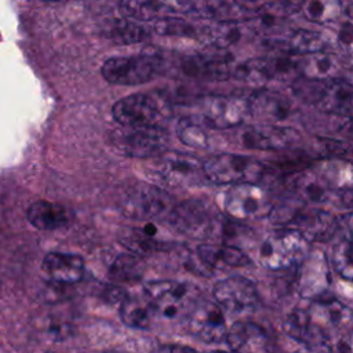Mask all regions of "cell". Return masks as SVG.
<instances>
[{
	"instance_id": "cell-1",
	"label": "cell",
	"mask_w": 353,
	"mask_h": 353,
	"mask_svg": "<svg viewBox=\"0 0 353 353\" xmlns=\"http://www.w3.org/2000/svg\"><path fill=\"white\" fill-rule=\"evenodd\" d=\"M269 218L276 225L299 232L307 241H327L336 233V218L332 214L303 204L273 205Z\"/></svg>"
},
{
	"instance_id": "cell-2",
	"label": "cell",
	"mask_w": 353,
	"mask_h": 353,
	"mask_svg": "<svg viewBox=\"0 0 353 353\" xmlns=\"http://www.w3.org/2000/svg\"><path fill=\"white\" fill-rule=\"evenodd\" d=\"M309 254V241L296 230L272 232L259 247V262L269 270H285L301 265Z\"/></svg>"
},
{
	"instance_id": "cell-3",
	"label": "cell",
	"mask_w": 353,
	"mask_h": 353,
	"mask_svg": "<svg viewBox=\"0 0 353 353\" xmlns=\"http://www.w3.org/2000/svg\"><path fill=\"white\" fill-rule=\"evenodd\" d=\"M296 84V94L312 102L320 112L353 120V84L342 80L305 79Z\"/></svg>"
},
{
	"instance_id": "cell-4",
	"label": "cell",
	"mask_w": 353,
	"mask_h": 353,
	"mask_svg": "<svg viewBox=\"0 0 353 353\" xmlns=\"http://www.w3.org/2000/svg\"><path fill=\"white\" fill-rule=\"evenodd\" d=\"M205 179L218 185L254 183L265 175L268 167L259 160L236 153H219L203 161Z\"/></svg>"
},
{
	"instance_id": "cell-5",
	"label": "cell",
	"mask_w": 353,
	"mask_h": 353,
	"mask_svg": "<svg viewBox=\"0 0 353 353\" xmlns=\"http://www.w3.org/2000/svg\"><path fill=\"white\" fill-rule=\"evenodd\" d=\"M116 153L131 159H153L165 153L168 134L161 127H120L109 137Z\"/></svg>"
},
{
	"instance_id": "cell-6",
	"label": "cell",
	"mask_w": 353,
	"mask_h": 353,
	"mask_svg": "<svg viewBox=\"0 0 353 353\" xmlns=\"http://www.w3.org/2000/svg\"><path fill=\"white\" fill-rule=\"evenodd\" d=\"M145 298L153 306L156 316L176 319L188 316L190 309L199 301V291L189 285L172 280L150 281L143 288Z\"/></svg>"
},
{
	"instance_id": "cell-7",
	"label": "cell",
	"mask_w": 353,
	"mask_h": 353,
	"mask_svg": "<svg viewBox=\"0 0 353 353\" xmlns=\"http://www.w3.org/2000/svg\"><path fill=\"white\" fill-rule=\"evenodd\" d=\"M113 119L121 127H163L167 106L160 98L149 94H134L121 98L112 108Z\"/></svg>"
},
{
	"instance_id": "cell-8",
	"label": "cell",
	"mask_w": 353,
	"mask_h": 353,
	"mask_svg": "<svg viewBox=\"0 0 353 353\" xmlns=\"http://www.w3.org/2000/svg\"><path fill=\"white\" fill-rule=\"evenodd\" d=\"M119 207L124 216L138 221H150L174 210L172 197L150 183H137L127 189Z\"/></svg>"
},
{
	"instance_id": "cell-9",
	"label": "cell",
	"mask_w": 353,
	"mask_h": 353,
	"mask_svg": "<svg viewBox=\"0 0 353 353\" xmlns=\"http://www.w3.org/2000/svg\"><path fill=\"white\" fill-rule=\"evenodd\" d=\"M160 58L152 54L114 57L102 65V76L106 81L119 85L143 84L160 74Z\"/></svg>"
},
{
	"instance_id": "cell-10",
	"label": "cell",
	"mask_w": 353,
	"mask_h": 353,
	"mask_svg": "<svg viewBox=\"0 0 353 353\" xmlns=\"http://www.w3.org/2000/svg\"><path fill=\"white\" fill-rule=\"evenodd\" d=\"M226 214L237 221L269 216L273 205L265 190L256 183L232 185L223 197Z\"/></svg>"
},
{
	"instance_id": "cell-11",
	"label": "cell",
	"mask_w": 353,
	"mask_h": 353,
	"mask_svg": "<svg viewBox=\"0 0 353 353\" xmlns=\"http://www.w3.org/2000/svg\"><path fill=\"white\" fill-rule=\"evenodd\" d=\"M247 99L232 95H211L200 105L199 120L208 128L240 127L250 116Z\"/></svg>"
},
{
	"instance_id": "cell-12",
	"label": "cell",
	"mask_w": 353,
	"mask_h": 353,
	"mask_svg": "<svg viewBox=\"0 0 353 353\" xmlns=\"http://www.w3.org/2000/svg\"><path fill=\"white\" fill-rule=\"evenodd\" d=\"M152 174L154 179L171 188L190 185L200 176L205 178L203 163L197 157L181 152H165L159 156L152 167Z\"/></svg>"
},
{
	"instance_id": "cell-13",
	"label": "cell",
	"mask_w": 353,
	"mask_h": 353,
	"mask_svg": "<svg viewBox=\"0 0 353 353\" xmlns=\"http://www.w3.org/2000/svg\"><path fill=\"white\" fill-rule=\"evenodd\" d=\"M212 295L222 310L233 314L251 313L259 303L256 285L243 276H230L218 281Z\"/></svg>"
},
{
	"instance_id": "cell-14",
	"label": "cell",
	"mask_w": 353,
	"mask_h": 353,
	"mask_svg": "<svg viewBox=\"0 0 353 353\" xmlns=\"http://www.w3.org/2000/svg\"><path fill=\"white\" fill-rule=\"evenodd\" d=\"M186 325L194 338L205 343H219L226 339L223 310L216 302L199 299L186 316Z\"/></svg>"
},
{
	"instance_id": "cell-15",
	"label": "cell",
	"mask_w": 353,
	"mask_h": 353,
	"mask_svg": "<svg viewBox=\"0 0 353 353\" xmlns=\"http://www.w3.org/2000/svg\"><path fill=\"white\" fill-rule=\"evenodd\" d=\"M299 132L292 127L276 124H259L240 128L236 132L237 143L255 150H280L295 145Z\"/></svg>"
},
{
	"instance_id": "cell-16",
	"label": "cell",
	"mask_w": 353,
	"mask_h": 353,
	"mask_svg": "<svg viewBox=\"0 0 353 353\" xmlns=\"http://www.w3.org/2000/svg\"><path fill=\"white\" fill-rule=\"evenodd\" d=\"M303 307L313 328L327 338H330L328 331L343 328L352 320L350 309L327 292L309 299Z\"/></svg>"
},
{
	"instance_id": "cell-17",
	"label": "cell",
	"mask_w": 353,
	"mask_h": 353,
	"mask_svg": "<svg viewBox=\"0 0 353 353\" xmlns=\"http://www.w3.org/2000/svg\"><path fill=\"white\" fill-rule=\"evenodd\" d=\"M183 70L192 77L219 81L230 77L233 69H230V55L216 48L189 57L183 62Z\"/></svg>"
},
{
	"instance_id": "cell-18",
	"label": "cell",
	"mask_w": 353,
	"mask_h": 353,
	"mask_svg": "<svg viewBox=\"0 0 353 353\" xmlns=\"http://www.w3.org/2000/svg\"><path fill=\"white\" fill-rule=\"evenodd\" d=\"M226 342L234 353H268L270 339L265 330L251 321H236L228 330Z\"/></svg>"
},
{
	"instance_id": "cell-19",
	"label": "cell",
	"mask_w": 353,
	"mask_h": 353,
	"mask_svg": "<svg viewBox=\"0 0 353 353\" xmlns=\"http://www.w3.org/2000/svg\"><path fill=\"white\" fill-rule=\"evenodd\" d=\"M314 254L316 255H307L305 258V261L299 265L301 269L298 272V291L306 299H312L327 292L330 283L325 258L320 255V252Z\"/></svg>"
},
{
	"instance_id": "cell-20",
	"label": "cell",
	"mask_w": 353,
	"mask_h": 353,
	"mask_svg": "<svg viewBox=\"0 0 353 353\" xmlns=\"http://www.w3.org/2000/svg\"><path fill=\"white\" fill-rule=\"evenodd\" d=\"M170 218L175 228L196 236L207 234L216 223L207 207L199 201H188L174 207Z\"/></svg>"
},
{
	"instance_id": "cell-21",
	"label": "cell",
	"mask_w": 353,
	"mask_h": 353,
	"mask_svg": "<svg viewBox=\"0 0 353 353\" xmlns=\"http://www.w3.org/2000/svg\"><path fill=\"white\" fill-rule=\"evenodd\" d=\"M41 268L52 281L59 284H73L84 277V261L76 254L50 252L44 256Z\"/></svg>"
},
{
	"instance_id": "cell-22",
	"label": "cell",
	"mask_w": 353,
	"mask_h": 353,
	"mask_svg": "<svg viewBox=\"0 0 353 353\" xmlns=\"http://www.w3.org/2000/svg\"><path fill=\"white\" fill-rule=\"evenodd\" d=\"M250 113L268 120H284L290 117L292 105L287 97L272 90L255 91L248 99Z\"/></svg>"
},
{
	"instance_id": "cell-23",
	"label": "cell",
	"mask_w": 353,
	"mask_h": 353,
	"mask_svg": "<svg viewBox=\"0 0 353 353\" xmlns=\"http://www.w3.org/2000/svg\"><path fill=\"white\" fill-rule=\"evenodd\" d=\"M197 256L210 269L240 268L250 263L247 254L230 244H200L197 247Z\"/></svg>"
},
{
	"instance_id": "cell-24",
	"label": "cell",
	"mask_w": 353,
	"mask_h": 353,
	"mask_svg": "<svg viewBox=\"0 0 353 353\" xmlns=\"http://www.w3.org/2000/svg\"><path fill=\"white\" fill-rule=\"evenodd\" d=\"M26 218L36 229L55 230L66 226L72 219V214L61 204L39 200L28 208Z\"/></svg>"
},
{
	"instance_id": "cell-25",
	"label": "cell",
	"mask_w": 353,
	"mask_h": 353,
	"mask_svg": "<svg viewBox=\"0 0 353 353\" xmlns=\"http://www.w3.org/2000/svg\"><path fill=\"white\" fill-rule=\"evenodd\" d=\"M119 8L123 18L137 22H156L170 17V14L174 12L167 3L160 0H120Z\"/></svg>"
},
{
	"instance_id": "cell-26",
	"label": "cell",
	"mask_w": 353,
	"mask_h": 353,
	"mask_svg": "<svg viewBox=\"0 0 353 353\" xmlns=\"http://www.w3.org/2000/svg\"><path fill=\"white\" fill-rule=\"evenodd\" d=\"M294 57H306L325 51V39L317 30L296 29L292 30L283 43V50Z\"/></svg>"
},
{
	"instance_id": "cell-27",
	"label": "cell",
	"mask_w": 353,
	"mask_h": 353,
	"mask_svg": "<svg viewBox=\"0 0 353 353\" xmlns=\"http://www.w3.org/2000/svg\"><path fill=\"white\" fill-rule=\"evenodd\" d=\"M291 189L301 196L303 200L323 203L327 201L332 189L325 183V181L313 171H302L295 174L290 179Z\"/></svg>"
},
{
	"instance_id": "cell-28",
	"label": "cell",
	"mask_w": 353,
	"mask_h": 353,
	"mask_svg": "<svg viewBox=\"0 0 353 353\" xmlns=\"http://www.w3.org/2000/svg\"><path fill=\"white\" fill-rule=\"evenodd\" d=\"M120 317L123 323L132 328L148 330L156 320V312L150 302L143 298H124L120 305Z\"/></svg>"
},
{
	"instance_id": "cell-29",
	"label": "cell",
	"mask_w": 353,
	"mask_h": 353,
	"mask_svg": "<svg viewBox=\"0 0 353 353\" xmlns=\"http://www.w3.org/2000/svg\"><path fill=\"white\" fill-rule=\"evenodd\" d=\"M317 172L332 190L345 192V190L353 189V161L352 160H345V159L325 160L320 165V170Z\"/></svg>"
},
{
	"instance_id": "cell-30",
	"label": "cell",
	"mask_w": 353,
	"mask_h": 353,
	"mask_svg": "<svg viewBox=\"0 0 353 353\" xmlns=\"http://www.w3.org/2000/svg\"><path fill=\"white\" fill-rule=\"evenodd\" d=\"M105 33L110 40L119 44L138 43L145 40L150 34L143 25L128 18L112 21L109 25L105 26Z\"/></svg>"
},
{
	"instance_id": "cell-31",
	"label": "cell",
	"mask_w": 353,
	"mask_h": 353,
	"mask_svg": "<svg viewBox=\"0 0 353 353\" xmlns=\"http://www.w3.org/2000/svg\"><path fill=\"white\" fill-rule=\"evenodd\" d=\"M232 76L252 85H263L273 79L272 68L268 58H254L237 65L232 70Z\"/></svg>"
},
{
	"instance_id": "cell-32",
	"label": "cell",
	"mask_w": 353,
	"mask_h": 353,
	"mask_svg": "<svg viewBox=\"0 0 353 353\" xmlns=\"http://www.w3.org/2000/svg\"><path fill=\"white\" fill-rule=\"evenodd\" d=\"M145 270V262L134 254H121L119 255L110 269L109 277L114 283H131L141 279Z\"/></svg>"
},
{
	"instance_id": "cell-33",
	"label": "cell",
	"mask_w": 353,
	"mask_h": 353,
	"mask_svg": "<svg viewBox=\"0 0 353 353\" xmlns=\"http://www.w3.org/2000/svg\"><path fill=\"white\" fill-rule=\"evenodd\" d=\"M301 11L307 21L319 25L331 23L342 14L339 0H303Z\"/></svg>"
},
{
	"instance_id": "cell-34",
	"label": "cell",
	"mask_w": 353,
	"mask_h": 353,
	"mask_svg": "<svg viewBox=\"0 0 353 353\" xmlns=\"http://www.w3.org/2000/svg\"><path fill=\"white\" fill-rule=\"evenodd\" d=\"M243 33L244 29L240 21L216 22V25L208 30V40L215 48L225 50L229 46H233L237 41H240Z\"/></svg>"
},
{
	"instance_id": "cell-35",
	"label": "cell",
	"mask_w": 353,
	"mask_h": 353,
	"mask_svg": "<svg viewBox=\"0 0 353 353\" xmlns=\"http://www.w3.org/2000/svg\"><path fill=\"white\" fill-rule=\"evenodd\" d=\"M176 134L181 142L186 146L197 149L208 146V134L205 125L200 120H193L192 117L181 119L176 127Z\"/></svg>"
},
{
	"instance_id": "cell-36",
	"label": "cell",
	"mask_w": 353,
	"mask_h": 353,
	"mask_svg": "<svg viewBox=\"0 0 353 353\" xmlns=\"http://www.w3.org/2000/svg\"><path fill=\"white\" fill-rule=\"evenodd\" d=\"M331 265L345 280L353 283V241L339 240L331 248Z\"/></svg>"
},
{
	"instance_id": "cell-37",
	"label": "cell",
	"mask_w": 353,
	"mask_h": 353,
	"mask_svg": "<svg viewBox=\"0 0 353 353\" xmlns=\"http://www.w3.org/2000/svg\"><path fill=\"white\" fill-rule=\"evenodd\" d=\"M336 58L342 66L353 69V23L343 22L336 36Z\"/></svg>"
},
{
	"instance_id": "cell-38",
	"label": "cell",
	"mask_w": 353,
	"mask_h": 353,
	"mask_svg": "<svg viewBox=\"0 0 353 353\" xmlns=\"http://www.w3.org/2000/svg\"><path fill=\"white\" fill-rule=\"evenodd\" d=\"M121 241L128 250L134 252H153L163 248L161 241L154 240L153 236L146 234L145 232L141 230V228L125 232Z\"/></svg>"
},
{
	"instance_id": "cell-39",
	"label": "cell",
	"mask_w": 353,
	"mask_h": 353,
	"mask_svg": "<svg viewBox=\"0 0 353 353\" xmlns=\"http://www.w3.org/2000/svg\"><path fill=\"white\" fill-rule=\"evenodd\" d=\"M154 32L164 36H193L194 26L181 18L167 17L154 22Z\"/></svg>"
},
{
	"instance_id": "cell-40",
	"label": "cell",
	"mask_w": 353,
	"mask_h": 353,
	"mask_svg": "<svg viewBox=\"0 0 353 353\" xmlns=\"http://www.w3.org/2000/svg\"><path fill=\"white\" fill-rule=\"evenodd\" d=\"M317 150L331 159H345L349 160L353 156V146L332 139H317Z\"/></svg>"
},
{
	"instance_id": "cell-41",
	"label": "cell",
	"mask_w": 353,
	"mask_h": 353,
	"mask_svg": "<svg viewBox=\"0 0 353 353\" xmlns=\"http://www.w3.org/2000/svg\"><path fill=\"white\" fill-rule=\"evenodd\" d=\"M336 232L341 233L343 240L353 241V211L336 218Z\"/></svg>"
},
{
	"instance_id": "cell-42",
	"label": "cell",
	"mask_w": 353,
	"mask_h": 353,
	"mask_svg": "<svg viewBox=\"0 0 353 353\" xmlns=\"http://www.w3.org/2000/svg\"><path fill=\"white\" fill-rule=\"evenodd\" d=\"M295 353H334V350L330 343V339H321L303 343L302 347L298 349Z\"/></svg>"
},
{
	"instance_id": "cell-43",
	"label": "cell",
	"mask_w": 353,
	"mask_h": 353,
	"mask_svg": "<svg viewBox=\"0 0 353 353\" xmlns=\"http://www.w3.org/2000/svg\"><path fill=\"white\" fill-rule=\"evenodd\" d=\"M336 353H353V330L342 334L336 343Z\"/></svg>"
},
{
	"instance_id": "cell-44",
	"label": "cell",
	"mask_w": 353,
	"mask_h": 353,
	"mask_svg": "<svg viewBox=\"0 0 353 353\" xmlns=\"http://www.w3.org/2000/svg\"><path fill=\"white\" fill-rule=\"evenodd\" d=\"M157 353H197L194 349L183 345H164L161 346Z\"/></svg>"
},
{
	"instance_id": "cell-45",
	"label": "cell",
	"mask_w": 353,
	"mask_h": 353,
	"mask_svg": "<svg viewBox=\"0 0 353 353\" xmlns=\"http://www.w3.org/2000/svg\"><path fill=\"white\" fill-rule=\"evenodd\" d=\"M339 4H341L342 12H343L350 21H353V0H339Z\"/></svg>"
},
{
	"instance_id": "cell-46",
	"label": "cell",
	"mask_w": 353,
	"mask_h": 353,
	"mask_svg": "<svg viewBox=\"0 0 353 353\" xmlns=\"http://www.w3.org/2000/svg\"><path fill=\"white\" fill-rule=\"evenodd\" d=\"M341 201L343 203V205L353 208V189L341 192Z\"/></svg>"
},
{
	"instance_id": "cell-47",
	"label": "cell",
	"mask_w": 353,
	"mask_h": 353,
	"mask_svg": "<svg viewBox=\"0 0 353 353\" xmlns=\"http://www.w3.org/2000/svg\"><path fill=\"white\" fill-rule=\"evenodd\" d=\"M208 353H228V352H222V350H214V352H208Z\"/></svg>"
},
{
	"instance_id": "cell-48",
	"label": "cell",
	"mask_w": 353,
	"mask_h": 353,
	"mask_svg": "<svg viewBox=\"0 0 353 353\" xmlns=\"http://www.w3.org/2000/svg\"><path fill=\"white\" fill-rule=\"evenodd\" d=\"M43 1H47V3H52V1H61V0H43Z\"/></svg>"
},
{
	"instance_id": "cell-49",
	"label": "cell",
	"mask_w": 353,
	"mask_h": 353,
	"mask_svg": "<svg viewBox=\"0 0 353 353\" xmlns=\"http://www.w3.org/2000/svg\"><path fill=\"white\" fill-rule=\"evenodd\" d=\"M47 353H52V352H47Z\"/></svg>"
}]
</instances>
